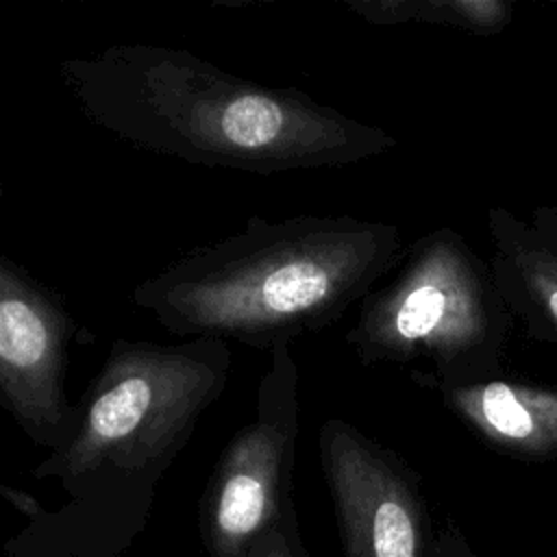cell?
<instances>
[{"instance_id":"obj_1","label":"cell","mask_w":557,"mask_h":557,"mask_svg":"<svg viewBox=\"0 0 557 557\" xmlns=\"http://www.w3.org/2000/svg\"><path fill=\"white\" fill-rule=\"evenodd\" d=\"M226 339L181 344L120 337L74 400L63 444L33 476L59 483L65 500L46 509L4 487L28 518L7 557H115L144 529L157 485L187 446L205 409L224 392Z\"/></svg>"},{"instance_id":"obj_2","label":"cell","mask_w":557,"mask_h":557,"mask_svg":"<svg viewBox=\"0 0 557 557\" xmlns=\"http://www.w3.org/2000/svg\"><path fill=\"white\" fill-rule=\"evenodd\" d=\"M57 72L87 122L196 165L270 176L368 161L398 144L296 87L235 76L183 48L115 44Z\"/></svg>"},{"instance_id":"obj_3","label":"cell","mask_w":557,"mask_h":557,"mask_svg":"<svg viewBox=\"0 0 557 557\" xmlns=\"http://www.w3.org/2000/svg\"><path fill=\"white\" fill-rule=\"evenodd\" d=\"M403 250L392 222L252 215L237 233L137 283L131 298L168 333L270 352L337 322L396 268Z\"/></svg>"},{"instance_id":"obj_4","label":"cell","mask_w":557,"mask_h":557,"mask_svg":"<svg viewBox=\"0 0 557 557\" xmlns=\"http://www.w3.org/2000/svg\"><path fill=\"white\" fill-rule=\"evenodd\" d=\"M511 320L490 265L442 226L413 239L361 298L346 344L359 363L405 368L437 392L496 379Z\"/></svg>"},{"instance_id":"obj_5","label":"cell","mask_w":557,"mask_h":557,"mask_svg":"<svg viewBox=\"0 0 557 557\" xmlns=\"http://www.w3.org/2000/svg\"><path fill=\"white\" fill-rule=\"evenodd\" d=\"M259 379L255 416L222 448L200 498L209 557H242L296 509L292 479L300 431V372L292 344L274 346Z\"/></svg>"},{"instance_id":"obj_6","label":"cell","mask_w":557,"mask_h":557,"mask_svg":"<svg viewBox=\"0 0 557 557\" xmlns=\"http://www.w3.org/2000/svg\"><path fill=\"white\" fill-rule=\"evenodd\" d=\"M76 333L63 296L0 255V405L50 453L72 422L65 374Z\"/></svg>"},{"instance_id":"obj_7","label":"cell","mask_w":557,"mask_h":557,"mask_svg":"<svg viewBox=\"0 0 557 557\" xmlns=\"http://www.w3.org/2000/svg\"><path fill=\"white\" fill-rule=\"evenodd\" d=\"M318 453L346 557H429L416 472L344 418H326Z\"/></svg>"},{"instance_id":"obj_8","label":"cell","mask_w":557,"mask_h":557,"mask_svg":"<svg viewBox=\"0 0 557 557\" xmlns=\"http://www.w3.org/2000/svg\"><path fill=\"white\" fill-rule=\"evenodd\" d=\"M487 231L490 270L509 313L531 337L557 342V207H537L529 218L492 207Z\"/></svg>"},{"instance_id":"obj_9","label":"cell","mask_w":557,"mask_h":557,"mask_svg":"<svg viewBox=\"0 0 557 557\" xmlns=\"http://www.w3.org/2000/svg\"><path fill=\"white\" fill-rule=\"evenodd\" d=\"M437 394L487 444L518 457H557V387L496 376Z\"/></svg>"},{"instance_id":"obj_10","label":"cell","mask_w":557,"mask_h":557,"mask_svg":"<svg viewBox=\"0 0 557 557\" xmlns=\"http://www.w3.org/2000/svg\"><path fill=\"white\" fill-rule=\"evenodd\" d=\"M346 7L376 26L437 24L476 33H496L511 20L500 0H350Z\"/></svg>"},{"instance_id":"obj_11","label":"cell","mask_w":557,"mask_h":557,"mask_svg":"<svg viewBox=\"0 0 557 557\" xmlns=\"http://www.w3.org/2000/svg\"><path fill=\"white\" fill-rule=\"evenodd\" d=\"M242 557H309L300 537L296 509L255 540L248 553Z\"/></svg>"},{"instance_id":"obj_12","label":"cell","mask_w":557,"mask_h":557,"mask_svg":"<svg viewBox=\"0 0 557 557\" xmlns=\"http://www.w3.org/2000/svg\"><path fill=\"white\" fill-rule=\"evenodd\" d=\"M429 557H470L466 553L463 542L459 540V535L455 531H446L440 535V540L431 546Z\"/></svg>"}]
</instances>
